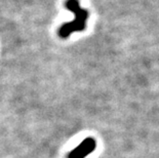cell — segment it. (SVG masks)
<instances>
[{
	"mask_svg": "<svg viewBox=\"0 0 159 158\" xmlns=\"http://www.w3.org/2000/svg\"><path fill=\"white\" fill-rule=\"evenodd\" d=\"M66 7L75 15L74 21L62 25L59 30V34L62 38H67L74 32L82 31L85 28L86 20L89 18V11L81 8L77 0H68L66 2Z\"/></svg>",
	"mask_w": 159,
	"mask_h": 158,
	"instance_id": "1",
	"label": "cell"
},
{
	"mask_svg": "<svg viewBox=\"0 0 159 158\" xmlns=\"http://www.w3.org/2000/svg\"><path fill=\"white\" fill-rule=\"evenodd\" d=\"M96 148V141L93 139H85L79 146H77L72 152L69 154L68 158H84L90 154Z\"/></svg>",
	"mask_w": 159,
	"mask_h": 158,
	"instance_id": "2",
	"label": "cell"
}]
</instances>
